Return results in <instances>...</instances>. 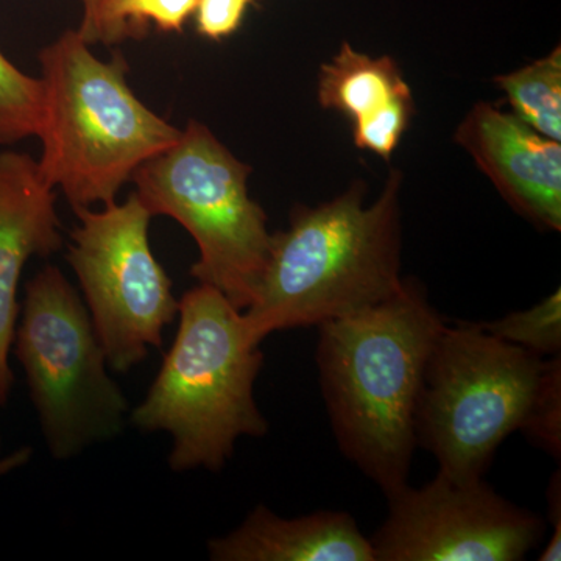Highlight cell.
<instances>
[{
  "label": "cell",
  "instance_id": "e0dca14e",
  "mask_svg": "<svg viewBox=\"0 0 561 561\" xmlns=\"http://www.w3.org/2000/svg\"><path fill=\"white\" fill-rule=\"evenodd\" d=\"M198 0H117L105 44L140 39L153 24L161 32H183Z\"/></svg>",
  "mask_w": 561,
  "mask_h": 561
},
{
  "label": "cell",
  "instance_id": "30bf717a",
  "mask_svg": "<svg viewBox=\"0 0 561 561\" xmlns=\"http://www.w3.org/2000/svg\"><path fill=\"white\" fill-rule=\"evenodd\" d=\"M504 201L541 230H561V147L515 114L481 102L456 131Z\"/></svg>",
  "mask_w": 561,
  "mask_h": 561
},
{
  "label": "cell",
  "instance_id": "d6986e66",
  "mask_svg": "<svg viewBox=\"0 0 561 561\" xmlns=\"http://www.w3.org/2000/svg\"><path fill=\"white\" fill-rule=\"evenodd\" d=\"M260 0H198L195 7V31L202 38L220 41L230 38L242 27L247 11Z\"/></svg>",
  "mask_w": 561,
  "mask_h": 561
},
{
  "label": "cell",
  "instance_id": "5b68a950",
  "mask_svg": "<svg viewBox=\"0 0 561 561\" xmlns=\"http://www.w3.org/2000/svg\"><path fill=\"white\" fill-rule=\"evenodd\" d=\"M250 173L206 125L190 121L131 179L151 216L172 217L194 238L201 257L191 275L239 311L253 301L272 242L267 216L249 195Z\"/></svg>",
  "mask_w": 561,
  "mask_h": 561
},
{
  "label": "cell",
  "instance_id": "2e32d148",
  "mask_svg": "<svg viewBox=\"0 0 561 561\" xmlns=\"http://www.w3.org/2000/svg\"><path fill=\"white\" fill-rule=\"evenodd\" d=\"M478 324L494 337L529 351L542 359L557 356L561 350L560 289L526 311L512 312L500 320Z\"/></svg>",
  "mask_w": 561,
  "mask_h": 561
},
{
  "label": "cell",
  "instance_id": "9a60e30c",
  "mask_svg": "<svg viewBox=\"0 0 561 561\" xmlns=\"http://www.w3.org/2000/svg\"><path fill=\"white\" fill-rule=\"evenodd\" d=\"M43 117V80L22 72L0 51V146L38 136Z\"/></svg>",
  "mask_w": 561,
  "mask_h": 561
},
{
  "label": "cell",
  "instance_id": "7a4b0ae2",
  "mask_svg": "<svg viewBox=\"0 0 561 561\" xmlns=\"http://www.w3.org/2000/svg\"><path fill=\"white\" fill-rule=\"evenodd\" d=\"M401 181L391 171L370 206L356 183L334 201L291 210L289 228L272 234L260 286L242 311L254 341L320 327L401 290Z\"/></svg>",
  "mask_w": 561,
  "mask_h": 561
},
{
  "label": "cell",
  "instance_id": "4fadbf2b",
  "mask_svg": "<svg viewBox=\"0 0 561 561\" xmlns=\"http://www.w3.org/2000/svg\"><path fill=\"white\" fill-rule=\"evenodd\" d=\"M208 549L216 561H376L370 538L350 513L324 511L289 519L265 505Z\"/></svg>",
  "mask_w": 561,
  "mask_h": 561
},
{
  "label": "cell",
  "instance_id": "277c9868",
  "mask_svg": "<svg viewBox=\"0 0 561 561\" xmlns=\"http://www.w3.org/2000/svg\"><path fill=\"white\" fill-rule=\"evenodd\" d=\"M44 117L41 175L73 210L110 205L140 165L171 149L181 130L128 87L121 55L101 61L77 31L39 54Z\"/></svg>",
  "mask_w": 561,
  "mask_h": 561
},
{
  "label": "cell",
  "instance_id": "5bb4252c",
  "mask_svg": "<svg viewBox=\"0 0 561 561\" xmlns=\"http://www.w3.org/2000/svg\"><path fill=\"white\" fill-rule=\"evenodd\" d=\"M513 114L546 138L561 140V50L524 68L496 77Z\"/></svg>",
  "mask_w": 561,
  "mask_h": 561
},
{
  "label": "cell",
  "instance_id": "ffe728a7",
  "mask_svg": "<svg viewBox=\"0 0 561 561\" xmlns=\"http://www.w3.org/2000/svg\"><path fill=\"white\" fill-rule=\"evenodd\" d=\"M546 500H548L549 523L552 524V535L548 545L542 549L538 560L559 561L561 559V476L560 470L553 472L546 490Z\"/></svg>",
  "mask_w": 561,
  "mask_h": 561
},
{
  "label": "cell",
  "instance_id": "7402d4cb",
  "mask_svg": "<svg viewBox=\"0 0 561 561\" xmlns=\"http://www.w3.org/2000/svg\"><path fill=\"white\" fill-rule=\"evenodd\" d=\"M31 459L32 448H27V446L16 449V451L9 454V456L0 457V478L18 470V468L24 467Z\"/></svg>",
  "mask_w": 561,
  "mask_h": 561
},
{
  "label": "cell",
  "instance_id": "3957f363",
  "mask_svg": "<svg viewBox=\"0 0 561 561\" xmlns=\"http://www.w3.org/2000/svg\"><path fill=\"white\" fill-rule=\"evenodd\" d=\"M179 316L175 341L131 420L139 430L172 435V470L219 471L238 438L268 432L254 400L264 354L242 311L214 287L186 291Z\"/></svg>",
  "mask_w": 561,
  "mask_h": 561
},
{
  "label": "cell",
  "instance_id": "6da1fadb",
  "mask_svg": "<svg viewBox=\"0 0 561 561\" xmlns=\"http://www.w3.org/2000/svg\"><path fill=\"white\" fill-rule=\"evenodd\" d=\"M446 321L416 280L389 300L320 324L317 367L343 456L387 497L409 483L424 368Z\"/></svg>",
  "mask_w": 561,
  "mask_h": 561
},
{
  "label": "cell",
  "instance_id": "ac0fdd59",
  "mask_svg": "<svg viewBox=\"0 0 561 561\" xmlns=\"http://www.w3.org/2000/svg\"><path fill=\"white\" fill-rule=\"evenodd\" d=\"M527 440L560 460L561 456V357H548L537 393L522 427Z\"/></svg>",
  "mask_w": 561,
  "mask_h": 561
},
{
  "label": "cell",
  "instance_id": "8fae6325",
  "mask_svg": "<svg viewBox=\"0 0 561 561\" xmlns=\"http://www.w3.org/2000/svg\"><path fill=\"white\" fill-rule=\"evenodd\" d=\"M55 201L38 161L20 151H0V405L9 401L14 381L9 357L20 320L22 271L31 257L49 256L61 247Z\"/></svg>",
  "mask_w": 561,
  "mask_h": 561
},
{
  "label": "cell",
  "instance_id": "7c38bea8",
  "mask_svg": "<svg viewBox=\"0 0 561 561\" xmlns=\"http://www.w3.org/2000/svg\"><path fill=\"white\" fill-rule=\"evenodd\" d=\"M320 105L351 122L354 146L389 161L415 116L411 87L390 57L371 58L342 43L319 73Z\"/></svg>",
  "mask_w": 561,
  "mask_h": 561
},
{
  "label": "cell",
  "instance_id": "603a6c76",
  "mask_svg": "<svg viewBox=\"0 0 561 561\" xmlns=\"http://www.w3.org/2000/svg\"><path fill=\"white\" fill-rule=\"evenodd\" d=\"M81 2H83L84 14H87L90 13L92 9H94L95 2H98V0H81Z\"/></svg>",
  "mask_w": 561,
  "mask_h": 561
},
{
  "label": "cell",
  "instance_id": "52a82bcc",
  "mask_svg": "<svg viewBox=\"0 0 561 561\" xmlns=\"http://www.w3.org/2000/svg\"><path fill=\"white\" fill-rule=\"evenodd\" d=\"M13 343L55 459L121 431L128 402L106 373L90 313L57 267L47 265L25 286Z\"/></svg>",
  "mask_w": 561,
  "mask_h": 561
},
{
  "label": "cell",
  "instance_id": "ba28073f",
  "mask_svg": "<svg viewBox=\"0 0 561 561\" xmlns=\"http://www.w3.org/2000/svg\"><path fill=\"white\" fill-rule=\"evenodd\" d=\"M68 261L80 280L106 362L131 370L179 313L172 280L149 242L151 213L136 192L103 210H76Z\"/></svg>",
  "mask_w": 561,
  "mask_h": 561
},
{
  "label": "cell",
  "instance_id": "8992f818",
  "mask_svg": "<svg viewBox=\"0 0 561 561\" xmlns=\"http://www.w3.org/2000/svg\"><path fill=\"white\" fill-rule=\"evenodd\" d=\"M546 359L478 323L443 327L415 412L416 443L434 454L438 471L460 481L483 478L501 443L522 431Z\"/></svg>",
  "mask_w": 561,
  "mask_h": 561
},
{
  "label": "cell",
  "instance_id": "44dd1931",
  "mask_svg": "<svg viewBox=\"0 0 561 561\" xmlns=\"http://www.w3.org/2000/svg\"><path fill=\"white\" fill-rule=\"evenodd\" d=\"M117 0H98L94 9L90 13L83 14L80 27L77 32L88 44L106 43V33H108L111 14Z\"/></svg>",
  "mask_w": 561,
  "mask_h": 561
},
{
  "label": "cell",
  "instance_id": "9c48e42d",
  "mask_svg": "<svg viewBox=\"0 0 561 561\" xmlns=\"http://www.w3.org/2000/svg\"><path fill=\"white\" fill-rule=\"evenodd\" d=\"M370 538L376 561H522L537 548L546 523L505 500L481 479L438 471L434 481L402 486Z\"/></svg>",
  "mask_w": 561,
  "mask_h": 561
}]
</instances>
